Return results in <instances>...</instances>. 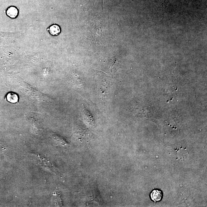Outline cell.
Masks as SVG:
<instances>
[{"mask_svg": "<svg viewBox=\"0 0 207 207\" xmlns=\"http://www.w3.org/2000/svg\"><path fill=\"white\" fill-rule=\"evenodd\" d=\"M50 32L53 36H57L60 32V28L58 25H53L50 28Z\"/></svg>", "mask_w": 207, "mask_h": 207, "instance_id": "5b68a950", "label": "cell"}, {"mask_svg": "<svg viewBox=\"0 0 207 207\" xmlns=\"http://www.w3.org/2000/svg\"><path fill=\"white\" fill-rule=\"evenodd\" d=\"M7 14L12 18H16L18 14V9L14 7H9L6 11Z\"/></svg>", "mask_w": 207, "mask_h": 207, "instance_id": "277c9868", "label": "cell"}, {"mask_svg": "<svg viewBox=\"0 0 207 207\" xmlns=\"http://www.w3.org/2000/svg\"><path fill=\"white\" fill-rule=\"evenodd\" d=\"M150 196L152 200L156 202L161 201L163 197V194L160 190H155L152 192Z\"/></svg>", "mask_w": 207, "mask_h": 207, "instance_id": "7a4b0ae2", "label": "cell"}, {"mask_svg": "<svg viewBox=\"0 0 207 207\" xmlns=\"http://www.w3.org/2000/svg\"><path fill=\"white\" fill-rule=\"evenodd\" d=\"M6 98L10 103H14L17 102L19 100L18 95L14 93L9 92L7 94Z\"/></svg>", "mask_w": 207, "mask_h": 207, "instance_id": "3957f363", "label": "cell"}, {"mask_svg": "<svg viewBox=\"0 0 207 207\" xmlns=\"http://www.w3.org/2000/svg\"><path fill=\"white\" fill-rule=\"evenodd\" d=\"M91 195H90V200L91 202H95L101 204L103 203L102 199L98 192V190L96 187L93 188L91 190Z\"/></svg>", "mask_w": 207, "mask_h": 207, "instance_id": "6da1fadb", "label": "cell"}]
</instances>
